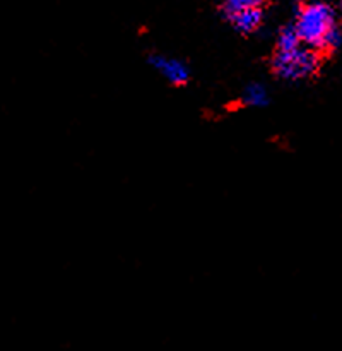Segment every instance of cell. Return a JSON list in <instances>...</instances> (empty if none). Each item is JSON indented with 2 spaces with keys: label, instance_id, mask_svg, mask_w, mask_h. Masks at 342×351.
Here are the masks:
<instances>
[{
  "label": "cell",
  "instance_id": "cell-6",
  "mask_svg": "<svg viewBox=\"0 0 342 351\" xmlns=\"http://www.w3.org/2000/svg\"><path fill=\"white\" fill-rule=\"evenodd\" d=\"M300 45L303 43H301L294 26H284L282 29L279 31V34H277L276 51H289V50H294V48H298Z\"/></svg>",
  "mask_w": 342,
  "mask_h": 351
},
{
  "label": "cell",
  "instance_id": "cell-2",
  "mask_svg": "<svg viewBox=\"0 0 342 351\" xmlns=\"http://www.w3.org/2000/svg\"><path fill=\"white\" fill-rule=\"evenodd\" d=\"M272 71L282 81H303L311 77L320 67V55L315 48L300 45L289 51H276L272 57Z\"/></svg>",
  "mask_w": 342,
  "mask_h": 351
},
{
  "label": "cell",
  "instance_id": "cell-5",
  "mask_svg": "<svg viewBox=\"0 0 342 351\" xmlns=\"http://www.w3.org/2000/svg\"><path fill=\"white\" fill-rule=\"evenodd\" d=\"M243 101H245V105L253 106V108H263L270 103V93L265 84L253 81L243 89Z\"/></svg>",
  "mask_w": 342,
  "mask_h": 351
},
{
  "label": "cell",
  "instance_id": "cell-7",
  "mask_svg": "<svg viewBox=\"0 0 342 351\" xmlns=\"http://www.w3.org/2000/svg\"><path fill=\"white\" fill-rule=\"evenodd\" d=\"M263 3H265V0H222V12L228 17L231 14L241 12V10L263 7Z\"/></svg>",
  "mask_w": 342,
  "mask_h": 351
},
{
  "label": "cell",
  "instance_id": "cell-1",
  "mask_svg": "<svg viewBox=\"0 0 342 351\" xmlns=\"http://www.w3.org/2000/svg\"><path fill=\"white\" fill-rule=\"evenodd\" d=\"M294 29L301 43L306 47L324 51L327 38L337 26V16L330 3L321 0H310L296 14Z\"/></svg>",
  "mask_w": 342,
  "mask_h": 351
},
{
  "label": "cell",
  "instance_id": "cell-4",
  "mask_svg": "<svg viewBox=\"0 0 342 351\" xmlns=\"http://www.w3.org/2000/svg\"><path fill=\"white\" fill-rule=\"evenodd\" d=\"M226 19L229 21L233 27L241 34H252L260 29L263 23V7H256V9H246L241 12H236L228 16Z\"/></svg>",
  "mask_w": 342,
  "mask_h": 351
},
{
  "label": "cell",
  "instance_id": "cell-8",
  "mask_svg": "<svg viewBox=\"0 0 342 351\" xmlns=\"http://www.w3.org/2000/svg\"><path fill=\"white\" fill-rule=\"evenodd\" d=\"M339 7H341V10H342V0H339Z\"/></svg>",
  "mask_w": 342,
  "mask_h": 351
},
{
  "label": "cell",
  "instance_id": "cell-3",
  "mask_svg": "<svg viewBox=\"0 0 342 351\" xmlns=\"http://www.w3.org/2000/svg\"><path fill=\"white\" fill-rule=\"evenodd\" d=\"M149 65L173 86H185L190 81V69L183 60L164 53L149 55Z\"/></svg>",
  "mask_w": 342,
  "mask_h": 351
}]
</instances>
